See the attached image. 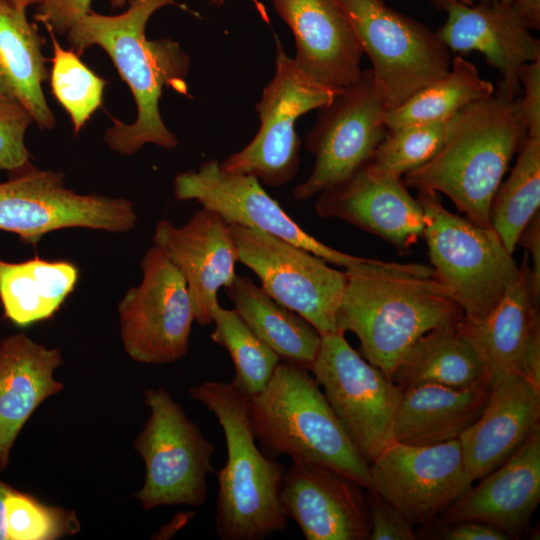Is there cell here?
I'll return each instance as SVG.
<instances>
[{"label":"cell","instance_id":"7a4b0ae2","mask_svg":"<svg viewBox=\"0 0 540 540\" xmlns=\"http://www.w3.org/2000/svg\"><path fill=\"white\" fill-rule=\"evenodd\" d=\"M128 1V9L114 16L91 10L67 32V40L78 55L93 45L103 48L133 94L137 118L132 124L112 118L104 137L109 147L121 155L147 143L173 149L178 139L164 124L159 101L164 86L186 92L189 57L170 39L148 40L145 28L157 10L176 0Z\"/></svg>","mask_w":540,"mask_h":540},{"label":"cell","instance_id":"ffe728a7","mask_svg":"<svg viewBox=\"0 0 540 540\" xmlns=\"http://www.w3.org/2000/svg\"><path fill=\"white\" fill-rule=\"evenodd\" d=\"M153 243L184 278L195 321L201 326L211 324L218 290L228 288L236 276L238 255L230 225L202 208L182 227L159 221Z\"/></svg>","mask_w":540,"mask_h":540},{"label":"cell","instance_id":"277c9868","mask_svg":"<svg viewBox=\"0 0 540 540\" xmlns=\"http://www.w3.org/2000/svg\"><path fill=\"white\" fill-rule=\"evenodd\" d=\"M189 393L217 418L227 461L216 472V530L222 540H260L287 527L280 501L283 465L268 457L254 436L249 397L231 382L206 381Z\"/></svg>","mask_w":540,"mask_h":540},{"label":"cell","instance_id":"cb8c5ba5","mask_svg":"<svg viewBox=\"0 0 540 540\" xmlns=\"http://www.w3.org/2000/svg\"><path fill=\"white\" fill-rule=\"evenodd\" d=\"M62 363L59 349L24 333L0 341V470L7 467L17 435L32 413L62 391L63 383L54 378Z\"/></svg>","mask_w":540,"mask_h":540},{"label":"cell","instance_id":"f546056e","mask_svg":"<svg viewBox=\"0 0 540 540\" xmlns=\"http://www.w3.org/2000/svg\"><path fill=\"white\" fill-rule=\"evenodd\" d=\"M77 267L68 261L0 259V301L13 324L26 327L54 315L73 291Z\"/></svg>","mask_w":540,"mask_h":540},{"label":"cell","instance_id":"3957f363","mask_svg":"<svg viewBox=\"0 0 540 540\" xmlns=\"http://www.w3.org/2000/svg\"><path fill=\"white\" fill-rule=\"evenodd\" d=\"M526 137L520 95L497 88L455 113L438 151L402 181L418 191L446 195L467 219L491 227L493 197Z\"/></svg>","mask_w":540,"mask_h":540},{"label":"cell","instance_id":"9c48e42d","mask_svg":"<svg viewBox=\"0 0 540 540\" xmlns=\"http://www.w3.org/2000/svg\"><path fill=\"white\" fill-rule=\"evenodd\" d=\"M342 90L324 85L304 73L276 42L275 74L256 105L260 127L240 151L229 155L221 167L228 172L256 177L278 187L296 175L301 140L296 120L329 104Z\"/></svg>","mask_w":540,"mask_h":540},{"label":"cell","instance_id":"484cf974","mask_svg":"<svg viewBox=\"0 0 540 540\" xmlns=\"http://www.w3.org/2000/svg\"><path fill=\"white\" fill-rule=\"evenodd\" d=\"M527 262L528 256L524 255L517 278L489 314L476 321L465 317L462 320L492 381L507 373L523 375L528 342L540 326L539 297L534 292Z\"/></svg>","mask_w":540,"mask_h":540},{"label":"cell","instance_id":"7402d4cb","mask_svg":"<svg viewBox=\"0 0 540 540\" xmlns=\"http://www.w3.org/2000/svg\"><path fill=\"white\" fill-rule=\"evenodd\" d=\"M538 430L540 386L519 373L493 379L483 413L459 437L471 479H482L499 467Z\"/></svg>","mask_w":540,"mask_h":540},{"label":"cell","instance_id":"ee69618b","mask_svg":"<svg viewBox=\"0 0 540 540\" xmlns=\"http://www.w3.org/2000/svg\"><path fill=\"white\" fill-rule=\"evenodd\" d=\"M530 29L540 28V0H514Z\"/></svg>","mask_w":540,"mask_h":540},{"label":"cell","instance_id":"83f0119b","mask_svg":"<svg viewBox=\"0 0 540 540\" xmlns=\"http://www.w3.org/2000/svg\"><path fill=\"white\" fill-rule=\"evenodd\" d=\"M462 320L421 336L396 366L392 382L402 390L420 384L463 388L492 383L485 361Z\"/></svg>","mask_w":540,"mask_h":540},{"label":"cell","instance_id":"d6a6232c","mask_svg":"<svg viewBox=\"0 0 540 540\" xmlns=\"http://www.w3.org/2000/svg\"><path fill=\"white\" fill-rule=\"evenodd\" d=\"M214 330L211 339L229 353L235 376L232 384L248 397L261 392L281 359L248 327L234 309L219 302L211 312Z\"/></svg>","mask_w":540,"mask_h":540},{"label":"cell","instance_id":"2e32d148","mask_svg":"<svg viewBox=\"0 0 540 540\" xmlns=\"http://www.w3.org/2000/svg\"><path fill=\"white\" fill-rule=\"evenodd\" d=\"M173 186L178 200H195L228 225L272 234L344 269L368 259L322 243L301 228L262 188L256 177L225 171L216 159L203 163L197 171L179 173Z\"/></svg>","mask_w":540,"mask_h":540},{"label":"cell","instance_id":"ba28073f","mask_svg":"<svg viewBox=\"0 0 540 540\" xmlns=\"http://www.w3.org/2000/svg\"><path fill=\"white\" fill-rule=\"evenodd\" d=\"M149 418L134 442L145 464L136 498L146 510L159 506H201L207 499L213 444L163 388L143 392Z\"/></svg>","mask_w":540,"mask_h":540},{"label":"cell","instance_id":"7dc6e473","mask_svg":"<svg viewBox=\"0 0 540 540\" xmlns=\"http://www.w3.org/2000/svg\"><path fill=\"white\" fill-rule=\"evenodd\" d=\"M514 0H460V2L468 5H473L476 3H495V2H512Z\"/></svg>","mask_w":540,"mask_h":540},{"label":"cell","instance_id":"d590c367","mask_svg":"<svg viewBox=\"0 0 540 540\" xmlns=\"http://www.w3.org/2000/svg\"><path fill=\"white\" fill-rule=\"evenodd\" d=\"M6 540H54L80 529L74 511L51 507L10 487L3 515Z\"/></svg>","mask_w":540,"mask_h":540},{"label":"cell","instance_id":"52a82bcc","mask_svg":"<svg viewBox=\"0 0 540 540\" xmlns=\"http://www.w3.org/2000/svg\"><path fill=\"white\" fill-rule=\"evenodd\" d=\"M372 64L387 110L444 76L451 53L436 34L384 0H338Z\"/></svg>","mask_w":540,"mask_h":540},{"label":"cell","instance_id":"8fae6325","mask_svg":"<svg viewBox=\"0 0 540 540\" xmlns=\"http://www.w3.org/2000/svg\"><path fill=\"white\" fill-rule=\"evenodd\" d=\"M133 203L125 198L79 194L61 172L31 164L0 183V230L36 245L47 233L71 227L120 233L135 227Z\"/></svg>","mask_w":540,"mask_h":540},{"label":"cell","instance_id":"60d3db41","mask_svg":"<svg viewBox=\"0 0 540 540\" xmlns=\"http://www.w3.org/2000/svg\"><path fill=\"white\" fill-rule=\"evenodd\" d=\"M518 80L523 92L520 103L527 136L540 137V60L522 65Z\"/></svg>","mask_w":540,"mask_h":540},{"label":"cell","instance_id":"7bdbcfd3","mask_svg":"<svg viewBox=\"0 0 540 540\" xmlns=\"http://www.w3.org/2000/svg\"><path fill=\"white\" fill-rule=\"evenodd\" d=\"M523 375L540 386V326L534 330L528 342L524 355Z\"/></svg>","mask_w":540,"mask_h":540},{"label":"cell","instance_id":"5bb4252c","mask_svg":"<svg viewBox=\"0 0 540 540\" xmlns=\"http://www.w3.org/2000/svg\"><path fill=\"white\" fill-rule=\"evenodd\" d=\"M141 268V283L118 305L124 350L140 363H173L187 353L195 321L186 282L155 245L145 253Z\"/></svg>","mask_w":540,"mask_h":540},{"label":"cell","instance_id":"4dcf8cb0","mask_svg":"<svg viewBox=\"0 0 540 540\" xmlns=\"http://www.w3.org/2000/svg\"><path fill=\"white\" fill-rule=\"evenodd\" d=\"M495 87L462 55L451 60L449 71L385 114L387 131L451 118L462 108L492 96Z\"/></svg>","mask_w":540,"mask_h":540},{"label":"cell","instance_id":"e575fe53","mask_svg":"<svg viewBox=\"0 0 540 540\" xmlns=\"http://www.w3.org/2000/svg\"><path fill=\"white\" fill-rule=\"evenodd\" d=\"M450 119V118H449ZM409 124L387 131L369 162L375 169L402 178L427 162L441 147L448 121Z\"/></svg>","mask_w":540,"mask_h":540},{"label":"cell","instance_id":"ac0fdd59","mask_svg":"<svg viewBox=\"0 0 540 540\" xmlns=\"http://www.w3.org/2000/svg\"><path fill=\"white\" fill-rule=\"evenodd\" d=\"M441 9L446 20L436 34L448 50L462 56L482 53L501 76L498 88L518 97V71L522 65L540 60V41L532 36L516 3L450 1Z\"/></svg>","mask_w":540,"mask_h":540},{"label":"cell","instance_id":"bcb514c9","mask_svg":"<svg viewBox=\"0 0 540 540\" xmlns=\"http://www.w3.org/2000/svg\"><path fill=\"white\" fill-rule=\"evenodd\" d=\"M15 7L27 9L29 6L38 5L41 0H6Z\"/></svg>","mask_w":540,"mask_h":540},{"label":"cell","instance_id":"603a6c76","mask_svg":"<svg viewBox=\"0 0 540 540\" xmlns=\"http://www.w3.org/2000/svg\"><path fill=\"white\" fill-rule=\"evenodd\" d=\"M482 479L436 519L484 522L519 539L540 501V430Z\"/></svg>","mask_w":540,"mask_h":540},{"label":"cell","instance_id":"f1b7e54d","mask_svg":"<svg viewBox=\"0 0 540 540\" xmlns=\"http://www.w3.org/2000/svg\"><path fill=\"white\" fill-rule=\"evenodd\" d=\"M228 297L241 319L282 361L311 371L322 336L310 322L277 303L247 276H235Z\"/></svg>","mask_w":540,"mask_h":540},{"label":"cell","instance_id":"f35d334b","mask_svg":"<svg viewBox=\"0 0 540 540\" xmlns=\"http://www.w3.org/2000/svg\"><path fill=\"white\" fill-rule=\"evenodd\" d=\"M417 539L429 540H508L500 529L479 521L461 520L443 522L435 519L421 525L416 531Z\"/></svg>","mask_w":540,"mask_h":540},{"label":"cell","instance_id":"681fc988","mask_svg":"<svg viewBox=\"0 0 540 540\" xmlns=\"http://www.w3.org/2000/svg\"><path fill=\"white\" fill-rule=\"evenodd\" d=\"M433 3L438 7V8H442L446 3L450 2V1H459L460 0H432Z\"/></svg>","mask_w":540,"mask_h":540},{"label":"cell","instance_id":"d6986e66","mask_svg":"<svg viewBox=\"0 0 540 540\" xmlns=\"http://www.w3.org/2000/svg\"><path fill=\"white\" fill-rule=\"evenodd\" d=\"M364 487L334 469L292 462L280 501L307 540H366L370 519Z\"/></svg>","mask_w":540,"mask_h":540},{"label":"cell","instance_id":"1f68e13d","mask_svg":"<svg viewBox=\"0 0 540 540\" xmlns=\"http://www.w3.org/2000/svg\"><path fill=\"white\" fill-rule=\"evenodd\" d=\"M540 208V137L523 141L510 175L498 187L490 207V224L513 254L518 238Z\"/></svg>","mask_w":540,"mask_h":540},{"label":"cell","instance_id":"d4e9b609","mask_svg":"<svg viewBox=\"0 0 540 540\" xmlns=\"http://www.w3.org/2000/svg\"><path fill=\"white\" fill-rule=\"evenodd\" d=\"M492 383L463 388L420 384L402 390L394 442L427 446L459 439L483 413Z\"/></svg>","mask_w":540,"mask_h":540},{"label":"cell","instance_id":"e0dca14e","mask_svg":"<svg viewBox=\"0 0 540 540\" xmlns=\"http://www.w3.org/2000/svg\"><path fill=\"white\" fill-rule=\"evenodd\" d=\"M402 178L367 163L336 186L318 194L320 217L337 218L372 233L408 254L424 229V213Z\"/></svg>","mask_w":540,"mask_h":540},{"label":"cell","instance_id":"4fadbf2b","mask_svg":"<svg viewBox=\"0 0 540 540\" xmlns=\"http://www.w3.org/2000/svg\"><path fill=\"white\" fill-rule=\"evenodd\" d=\"M385 108L371 69L318 109L312 129L305 137V149L314 155L307 179L293 191L296 200L328 190L369 163L384 139Z\"/></svg>","mask_w":540,"mask_h":540},{"label":"cell","instance_id":"c3c4849f","mask_svg":"<svg viewBox=\"0 0 540 540\" xmlns=\"http://www.w3.org/2000/svg\"><path fill=\"white\" fill-rule=\"evenodd\" d=\"M127 0H110L113 7H121ZM226 0H211L213 5H222Z\"/></svg>","mask_w":540,"mask_h":540},{"label":"cell","instance_id":"ab89813d","mask_svg":"<svg viewBox=\"0 0 540 540\" xmlns=\"http://www.w3.org/2000/svg\"><path fill=\"white\" fill-rule=\"evenodd\" d=\"M92 0H41L35 20L58 34L67 32L91 11Z\"/></svg>","mask_w":540,"mask_h":540},{"label":"cell","instance_id":"5b68a950","mask_svg":"<svg viewBox=\"0 0 540 540\" xmlns=\"http://www.w3.org/2000/svg\"><path fill=\"white\" fill-rule=\"evenodd\" d=\"M256 441L265 455L344 473L366 490L370 466L344 431L323 390L309 370L280 361L265 388L249 397Z\"/></svg>","mask_w":540,"mask_h":540},{"label":"cell","instance_id":"f6af8a7d","mask_svg":"<svg viewBox=\"0 0 540 540\" xmlns=\"http://www.w3.org/2000/svg\"><path fill=\"white\" fill-rule=\"evenodd\" d=\"M10 489V486L0 480V540H6L3 515L5 498Z\"/></svg>","mask_w":540,"mask_h":540},{"label":"cell","instance_id":"6da1fadb","mask_svg":"<svg viewBox=\"0 0 540 540\" xmlns=\"http://www.w3.org/2000/svg\"><path fill=\"white\" fill-rule=\"evenodd\" d=\"M345 272L337 329L354 333L362 357L390 380L421 336L465 317L430 266L368 258Z\"/></svg>","mask_w":540,"mask_h":540},{"label":"cell","instance_id":"44dd1931","mask_svg":"<svg viewBox=\"0 0 540 540\" xmlns=\"http://www.w3.org/2000/svg\"><path fill=\"white\" fill-rule=\"evenodd\" d=\"M271 2L293 33V59L304 73L339 90L358 80L364 52L338 0Z\"/></svg>","mask_w":540,"mask_h":540},{"label":"cell","instance_id":"8d00e7d4","mask_svg":"<svg viewBox=\"0 0 540 540\" xmlns=\"http://www.w3.org/2000/svg\"><path fill=\"white\" fill-rule=\"evenodd\" d=\"M32 121L24 108L0 93V170L13 173L30 165L24 136Z\"/></svg>","mask_w":540,"mask_h":540},{"label":"cell","instance_id":"8992f818","mask_svg":"<svg viewBox=\"0 0 540 540\" xmlns=\"http://www.w3.org/2000/svg\"><path fill=\"white\" fill-rule=\"evenodd\" d=\"M428 255L438 279L452 292L468 320L483 319L519 273L492 227L454 214L436 192L418 191Z\"/></svg>","mask_w":540,"mask_h":540},{"label":"cell","instance_id":"4316f807","mask_svg":"<svg viewBox=\"0 0 540 540\" xmlns=\"http://www.w3.org/2000/svg\"><path fill=\"white\" fill-rule=\"evenodd\" d=\"M25 8L0 0V93L16 101L41 129L55 125L43 93L47 80L43 38Z\"/></svg>","mask_w":540,"mask_h":540},{"label":"cell","instance_id":"7c38bea8","mask_svg":"<svg viewBox=\"0 0 540 540\" xmlns=\"http://www.w3.org/2000/svg\"><path fill=\"white\" fill-rule=\"evenodd\" d=\"M230 228L238 262L257 275L271 298L310 322L321 336L338 331L345 270L272 234L238 225Z\"/></svg>","mask_w":540,"mask_h":540},{"label":"cell","instance_id":"9a60e30c","mask_svg":"<svg viewBox=\"0 0 540 540\" xmlns=\"http://www.w3.org/2000/svg\"><path fill=\"white\" fill-rule=\"evenodd\" d=\"M369 466L371 490L413 525L438 518L473 483L459 439L427 446L393 442Z\"/></svg>","mask_w":540,"mask_h":540},{"label":"cell","instance_id":"74e56055","mask_svg":"<svg viewBox=\"0 0 540 540\" xmlns=\"http://www.w3.org/2000/svg\"><path fill=\"white\" fill-rule=\"evenodd\" d=\"M366 502L370 519L368 540H416L413 524L392 504L369 489Z\"/></svg>","mask_w":540,"mask_h":540},{"label":"cell","instance_id":"b9f144b4","mask_svg":"<svg viewBox=\"0 0 540 540\" xmlns=\"http://www.w3.org/2000/svg\"><path fill=\"white\" fill-rule=\"evenodd\" d=\"M525 247L532 258L530 268L533 289L540 297V214L539 211L530 219L522 230L517 245Z\"/></svg>","mask_w":540,"mask_h":540},{"label":"cell","instance_id":"30bf717a","mask_svg":"<svg viewBox=\"0 0 540 540\" xmlns=\"http://www.w3.org/2000/svg\"><path fill=\"white\" fill-rule=\"evenodd\" d=\"M335 416L370 465L393 440L402 389L336 331L322 336L311 369Z\"/></svg>","mask_w":540,"mask_h":540},{"label":"cell","instance_id":"836d02e7","mask_svg":"<svg viewBox=\"0 0 540 540\" xmlns=\"http://www.w3.org/2000/svg\"><path fill=\"white\" fill-rule=\"evenodd\" d=\"M53 42L51 90L69 114L74 132L78 133L91 115L102 105L106 80L95 74L73 50L64 49L54 31L47 28Z\"/></svg>","mask_w":540,"mask_h":540}]
</instances>
